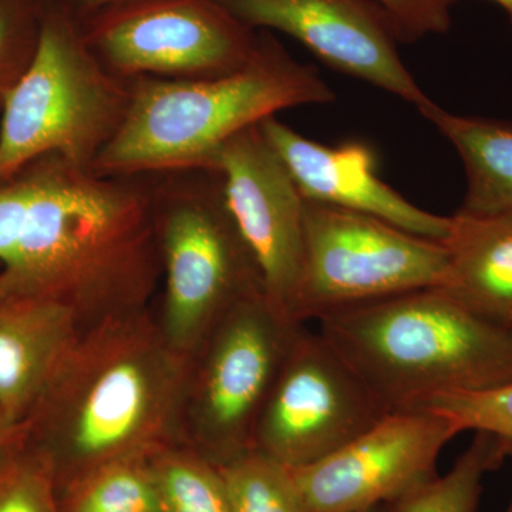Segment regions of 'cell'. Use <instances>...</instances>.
I'll return each instance as SVG.
<instances>
[{"label":"cell","instance_id":"obj_1","mask_svg":"<svg viewBox=\"0 0 512 512\" xmlns=\"http://www.w3.org/2000/svg\"><path fill=\"white\" fill-rule=\"evenodd\" d=\"M36 165L39 190L0 264V298L60 303L80 333L151 308L163 272L146 177H100L53 154Z\"/></svg>","mask_w":512,"mask_h":512},{"label":"cell","instance_id":"obj_2","mask_svg":"<svg viewBox=\"0 0 512 512\" xmlns=\"http://www.w3.org/2000/svg\"><path fill=\"white\" fill-rule=\"evenodd\" d=\"M188 366L151 308L79 333L22 423L57 491L104 464L181 444Z\"/></svg>","mask_w":512,"mask_h":512},{"label":"cell","instance_id":"obj_3","mask_svg":"<svg viewBox=\"0 0 512 512\" xmlns=\"http://www.w3.org/2000/svg\"><path fill=\"white\" fill-rule=\"evenodd\" d=\"M335 100L318 70L259 33L254 55L235 72L131 80L126 119L92 171L110 178L212 171L221 148L245 128L282 110Z\"/></svg>","mask_w":512,"mask_h":512},{"label":"cell","instance_id":"obj_4","mask_svg":"<svg viewBox=\"0 0 512 512\" xmlns=\"http://www.w3.org/2000/svg\"><path fill=\"white\" fill-rule=\"evenodd\" d=\"M316 322L389 412L512 380L510 329L471 312L444 288L400 293Z\"/></svg>","mask_w":512,"mask_h":512},{"label":"cell","instance_id":"obj_5","mask_svg":"<svg viewBox=\"0 0 512 512\" xmlns=\"http://www.w3.org/2000/svg\"><path fill=\"white\" fill-rule=\"evenodd\" d=\"M130 99L131 80L109 72L77 19L45 0L35 55L0 111V183L52 154L92 170Z\"/></svg>","mask_w":512,"mask_h":512},{"label":"cell","instance_id":"obj_6","mask_svg":"<svg viewBox=\"0 0 512 512\" xmlns=\"http://www.w3.org/2000/svg\"><path fill=\"white\" fill-rule=\"evenodd\" d=\"M160 175L151 184L163 272L156 319L168 345L191 359L235 303L265 291L217 171Z\"/></svg>","mask_w":512,"mask_h":512},{"label":"cell","instance_id":"obj_7","mask_svg":"<svg viewBox=\"0 0 512 512\" xmlns=\"http://www.w3.org/2000/svg\"><path fill=\"white\" fill-rule=\"evenodd\" d=\"M302 326L265 292L235 303L191 356L181 444L217 467L252 450L256 420Z\"/></svg>","mask_w":512,"mask_h":512},{"label":"cell","instance_id":"obj_8","mask_svg":"<svg viewBox=\"0 0 512 512\" xmlns=\"http://www.w3.org/2000/svg\"><path fill=\"white\" fill-rule=\"evenodd\" d=\"M447 274L443 242L372 215L305 201V259L293 319L305 325L340 309L443 288Z\"/></svg>","mask_w":512,"mask_h":512},{"label":"cell","instance_id":"obj_9","mask_svg":"<svg viewBox=\"0 0 512 512\" xmlns=\"http://www.w3.org/2000/svg\"><path fill=\"white\" fill-rule=\"evenodd\" d=\"M77 22L93 55L124 80L224 76L251 59L259 35L218 0H130Z\"/></svg>","mask_w":512,"mask_h":512},{"label":"cell","instance_id":"obj_10","mask_svg":"<svg viewBox=\"0 0 512 512\" xmlns=\"http://www.w3.org/2000/svg\"><path fill=\"white\" fill-rule=\"evenodd\" d=\"M387 413L319 330L303 325L256 420L252 450L292 470L309 466Z\"/></svg>","mask_w":512,"mask_h":512},{"label":"cell","instance_id":"obj_11","mask_svg":"<svg viewBox=\"0 0 512 512\" xmlns=\"http://www.w3.org/2000/svg\"><path fill=\"white\" fill-rule=\"evenodd\" d=\"M460 433L431 410L387 413L328 457L291 468L306 512H362L393 503L437 476L441 451Z\"/></svg>","mask_w":512,"mask_h":512},{"label":"cell","instance_id":"obj_12","mask_svg":"<svg viewBox=\"0 0 512 512\" xmlns=\"http://www.w3.org/2000/svg\"><path fill=\"white\" fill-rule=\"evenodd\" d=\"M212 171L266 296L293 319L305 259V198L261 123L232 137Z\"/></svg>","mask_w":512,"mask_h":512},{"label":"cell","instance_id":"obj_13","mask_svg":"<svg viewBox=\"0 0 512 512\" xmlns=\"http://www.w3.org/2000/svg\"><path fill=\"white\" fill-rule=\"evenodd\" d=\"M248 28L278 30L340 73L423 109L431 99L400 59L392 20L370 0H218Z\"/></svg>","mask_w":512,"mask_h":512},{"label":"cell","instance_id":"obj_14","mask_svg":"<svg viewBox=\"0 0 512 512\" xmlns=\"http://www.w3.org/2000/svg\"><path fill=\"white\" fill-rule=\"evenodd\" d=\"M261 128L305 201L372 215L431 241L446 239L451 217L420 210L384 183L377 175L375 153L366 144L325 146L276 116L261 121Z\"/></svg>","mask_w":512,"mask_h":512},{"label":"cell","instance_id":"obj_15","mask_svg":"<svg viewBox=\"0 0 512 512\" xmlns=\"http://www.w3.org/2000/svg\"><path fill=\"white\" fill-rule=\"evenodd\" d=\"M79 333L60 303L0 298V407L15 423L28 417Z\"/></svg>","mask_w":512,"mask_h":512},{"label":"cell","instance_id":"obj_16","mask_svg":"<svg viewBox=\"0 0 512 512\" xmlns=\"http://www.w3.org/2000/svg\"><path fill=\"white\" fill-rule=\"evenodd\" d=\"M448 256L444 289L481 318L512 325V212L451 217L443 241Z\"/></svg>","mask_w":512,"mask_h":512},{"label":"cell","instance_id":"obj_17","mask_svg":"<svg viewBox=\"0 0 512 512\" xmlns=\"http://www.w3.org/2000/svg\"><path fill=\"white\" fill-rule=\"evenodd\" d=\"M419 111L439 128L463 161L467 190L460 211L512 212V123L460 116L434 101Z\"/></svg>","mask_w":512,"mask_h":512},{"label":"cell","instance_id":"obj_18","mask_svg":"<svg viewBox=\"0 0 512 512\" xmlns=\"http://www.w3.org/2000/svg\"><path fill=\"white\" fill-rule=\"evenodd\" d=\"M510 443L494 434L476 431L470 446L458 456L444 476L431 478L383 512H477L483 481L508 457Z\"/></svg>","mask_w":512,"mask_h":512},{"label":"cell","instance_id":"obj_19","mask_svg":"<svg viewBox=\"0 0 512 512\" xmlns=\"http://www.w3.org/2000/svg\"><path fill=\"white\" fill-rule=\"evenodd\" d=\"M150 458L113 461L70 481L59 490L60 512H163Z\"/></svg>","mask_w":512,"mask_h":512},{"label":"cell","instance_id":"obj_20","mask_svg":"<svg viewBox=\"0 0 512 512\" xmlns=\"http://www.w3.org/2000/svg\"><path fill=\"white\" fill-rule=\"evenodd\" d=\"M163 512H232L220 468L184 444L150 458Z\"/></svg>","mask_w":512,"mask_h":512},{"label":"cell","instance_id":"obj_21","mask_svg":"<svg viewBox=\"0 0 512 512\" xmlns=\"http://www.w3.org/2000/svg\"><path fill=\"white\" fill-rule=\"evenodd\" d=\"M220 468L232 512H306L291 468L249 450Z\"/></svg>","mask_w":512,"mask_h":512},{"label":"cell","instance_id":"obj_22","mask_svg":"<svg viewBox=\"0 0 512 512\" xmlns=\"http://www.w3.org/2000/svg\"><path fill=\"white\" fill-rule=\"evenodd\" d=\"M0 512H60L55 474L25 434L0 458Z\"/></svg>","mask_w":512,"mask_h":512},{"label":"cell","instance_id":"obj_23","mask_svg":"<svg viewBox=\"0 0 512 512\" xmlns=\"http://www.w3.org/2000/svg\"><path fill=\"white\" fill-rule=\"evenodd\" d=\"M443 414L463 431H484L512 443V380L473 392L437 394L414 407Z\"/></svg>","mask_w":512,"mask_h":512},{"label":"cell","instance_id":"obj_24","mask_svg":"<svg viewBox=\"0 0 512 512\" xmlns=\"http://www.w3.org/2000/svg\"><path fill=\"white\" fill-rule=\"evenodd\" d=\"M45 0H0V111L35 55Z\"/></svg>","mask_w":512,"mask_h":512},{"label":"cell","instance_id":"obj_25","mask_svg":"<svg viewBox=\"0 0 512 512\" xmlns=\"http://www.w3.org/2000/svg\"><path fill=\"white\" fill-rule=\"evenodd\" d=\"M39 190L36 161L0 183V264L18 245Z\"/></svg>","mask_w":512,"mask_h":512},{"label":"cell","instance_id":"obj_26","mask_svg":"<svg viewBox=\"0 0 512 512\" xmlns=\"http://www.w3.org/2000/svg\"><path fill=\"white\" fill-rule=\"evenodd\" d=\"M392 20L400 42L443 35L451 26L454 0H370Z\"/></svg>","mask_w":512,"mask_h":512},{"label":"cell","instance_id":"obj_27","mask_svg":"<svg viewBox=\"0 0 512 512\" xmlns=\"http://www.w3.org/2000/svg\"><path fill=\"white\" fill-rule=\"evenodd\" d=\"M57 5L66 9L70 15L77 20L87 18L92 13L99 12L109 6L119 5V3L130 2V0H55Z\"/></svg>","mask_w":512,"mask_h":512},{"label":"cell","instance_id":"obj_28","mask_svg":"<svg viewBox=\"0 0 512 512\" xmlns=\"http://www.w3.org/2000/svg\"><path fill=\"white\" fill-rule=\"evenodd\" d=\"M23 439L22 424L15 423L0 407V458Z\"/></svg>","mask_w":512,"mask_h":512},{"label":"cell","instance_id":"obj_29","mask_svg":"<svg viewBox=\"0 0 512 512\" xmlns=\"http://www.w3.org/2000/svg\"><path fill=\"white\" fill-rule=\"evenodd\" d=\"M493 2L505 10L512 23V0H493Z\"/></svg>","mask_w":512,"mask_h":512},{"label":"cell","instance_id":"obj_30","mask_svg":"<svg viewBox=\"0 0 512 512\" xmlns=\"http://www.w3.org/2000/svg\"><path fill=\"white\" fill-rule=\"evenodd\" d=\"M362 512H383V507L372 508V510H366Z\"/></svg>","mask_w":512,"mask_h":512},{"label":"cell","instance_id":"obj_31","mask_svg":"<svg viewBox=\"0 0 512 512\" xmlns=\"http://www.w3.org/2000/svg\"><path fill=\"white\" fill-rule=\"evenodd\" d=\"M508 457L512 458V443H510V447H508Z\"/></svg>","mask_w":512,"mask_h":512},{"label":"cell","instance_id":"obj_32","mask_svg":"<svg viewBox=\"0 0 512 512\" xmlns=\"http://www.w3.org/2000/svg\"><path fill=\"white\" fill-rule=\"evenodd\" d=\"M505 512H512V500H511L510 505H508L507 511H505Z\"/></svg>","mask_w":512,"mask_h":512},{"label":"cell","instance_id":"obj_33","mask_svg":"<svg viewBox=\"0 0 512 512\" xmlns=\"http://www.w3.org/2000/svg\"><path fill=\"white\" fill-rule=\"evenodd\" d=\"M510 332H511V335H512V325L510 326Z\"/></svg>","mask_w":512,"mask_h":512}]
</instances>
